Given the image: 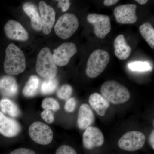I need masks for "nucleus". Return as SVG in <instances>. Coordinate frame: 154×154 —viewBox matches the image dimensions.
Returning a JSON list of instances; mask_svg holds the SVG:
<instances>
[{"label": "nucleus", "mask_w": 154, "mask_h": 154, "mask_svg": "<svg viewBox=\"0 0 154 154\" xmlns=\"http://www.w3.org/2000/svg\"><path fill=\"white\" fill-rule=\"evenodd\" d=\"M36 70L40 77L45 79L55 78L57 68L52 59V55L48 48L41 50L37 56Z\"/></svg>", "instance_id": "7ed1b4c3"}, {"label": "nucleus", "mask_w": 154, "mask_h": 154, "mask_svg": "<svg viewBox=\"0 0 154 154\" xmlns=\"http://www.w3.org/2000/svg\"><path fill=\"white\" fill-rule=\"evenodd\" d=\"M95 121V116L91 106L83 104L80 106L78 113L77 124L79 129L85 130L91 126Z\"/></svg>", "instance_id": "2eb2a0df"}, {"label": "nucleus", "mask_w": 154, "mask_h": 154, "mask_svg": "<svg viewBox=\"0 0 154 154\" xmlns=\"http://www.w3.org/2000/svg\"><path fill=\"white\" fill-rule=\"evenodd\" d=\"M39 12L40 14L42 30L44 34L50 33L55 21V11L51 6L48 5L43 1L39 2Z\"/></svg>", "instance_id": "ddd939ff"}, {"label": "nucleus", "mask_w": 154, "mask_h": 154, "mask_svg": "<svg viewBox=\"0 0 154 154\" xmlns=\"http://www.w3.org/2000/svg\"><path fill=\"white\" fill-rule=\"evenodd\" d=\"M75 45L72 42H66L60 45L54 51L52 59L56 65L65 66L69 63L72 57L76 53Z\"/></svg>", "instance_id": "1a4fd4ad"}, {"label": "nucleus", "mask_w": 154, "mask_h": 154, "mask_svg": "<svg viewBox=\"0 0 154 154\" xmlns=\"http://www.w3.org/2000/svg\"><path fill=\"white\" fill-rule=\"evenodd\" d=\"M137 6L134 4H127L117 6L114 10L116 22L121 24H134L137 20L136 14Z\"/></svg>", "instance_id": "9b49d317"}, {"label": "nucleus", "mask_w": 154, "mask_h": 154, "mask_svg": "<svg viewBox=\"0 0 154 154\" xmlns=\"http://www.w3.org/2000/svg\"><path fill=\"white\" fill-rule=\"evenodd\" d=\"M22 127L18 121L8 117L0 111V134L7 137H14L19 135Z\"/></svg>", "instance_id": "f8f14e48"}, {"label": "nucleus", "mask_w": 154, "mask_h": 154, "mask_svg": "<svg viewBox=\"0 0 154 154\" xmlns=\"http://www.w3.org/2000/svg\"><path fill=\"white\" fill-rule=\"evenodd\" d=\"M41 116L42 118L48 123L51 124L54 121V116L51 110H44L42 112Z\"/></svg>", "instance_id": "c85d7f7f"}, {"label": "nucleus", "mask_w": 154, "mask_h": 154, "mask_svg": "<svg viewBox=\"0 0 154 154\" xmlns=\"http://www.w3.org/2000/svg\"><path fill=\"white\" fill-rule=\"evenodd\" d=\"M5 34L13 40L25 41L29 38V34L19 22L14 20L8 21L4 28Z\"/></svg>", "instance_id": "4468645a"}, {"label": "nucleus", "mask_w": 154, "mask_h": 154, "mask_svg": "<svg viewBox=\"0 0 154 154\" xmlns=\"http://www.w3.org/2000/svg\"><path fill=\"white\" fill-rule=\"evenodd\" d=\"M56 154H77V153L72 147L64 145L60 146L57 149Z\"/></svg>", "instance_id": "bb28decb"}, {"label": "nucleus", "mask_w": 154, "mask_h": 154, "mask_svg": "<svg viewBox=\"0 0 154 154\" xmlns=\"http://www.w3.org/2000/svg\"><path fill=\"white\" fill-rule=\"evenodd\" d=\"M136 1L141 5H144L148 2L147 0H136Z\"/></svg>", "instance_id": "72a5a7b5"}, {"label": "nucleus", "mask_w": 154, "mask_h": 154, "mask_svg": "<svg viewBox=\"0 0 154 154\" xmlns=\"http://www.w3.org/2000/svg\"><path fill=\"white\" fill-rule=\"evenodd\" d=\"M128 68L133 71H149L152 69L150 64L147 62H133L128 63Z\"/></svg>", "instance_id": "b1692460"}, {"label": "nucleus", "mask_w": 154, "mask_h": 154, "mask_svg": "<svg viewBox=\"0 0 154 154\" xmlns=\"http://www.w3.org/2000/svg\"><path fill=\"white\" fill-rule=\"evenodd\" d=\"M149 143L153 150H154V131H152L149 138Z\"/></svg>", "instance_id": "2f4dec72"}, {"label": "nucleus", "mask_w": 154, "mask_h": 154, "mask_svg": "<svg viewBox=\"0 0 154 154\" xmlns=\"http://www.w3.org/2000/svg\"><path fill=\"white\" fill-rule=\"evenodd\" d=\"M9 154H36L34 151L27 148H21L16 149Z\"/></svg>", "instance_id": "c756f323"}, {"label": "nucleus", "mask_w": 154, "mask_h": 154, "mask_svg": "<svg viewBox=\"0 0 154 154\" xmlns=\"http://www.w3.org/2000/svg\"><path fill=\"white\" fill-rule=\"evenodd\" d=\"M40 85V79L35 75L31 76L23 89L24 96L28 98L33 97L36 95L38 92Z\"/></svg>", "instance_id": "412c9836"}, {"label": "nucleus", "mask_w": 154, "mask_h": 154, "mask_svg": "<svg viewBox=\"0 0 154 154\" xmlns=\"http://www.w3.org/2000/svg\"><path fill=\"white\" fill-rule=\"evenodd\" d=\"M118 0H105L104 4L106 6H112L118 2Z\"/></svg>", "instance_id": "473e14b6"}, {"label": "nucleus", "mask_w": 154, "mask_h": 154, "mask_svg": "<svg viewBox=\"0 0 154 154\" xmlns=\"http://www.w3.org/2000/svg\"><path fill=\"white\" fill-rule=\"evenodd\" d=\"M146 137L142 132L137 131L125 134L118 141V146L121 149L128 152L138 150L144 145Z\"/></svg>", "instance_id": "0eeeda50"}, {"label": "nucleus", "mask_w": 154, "mask_h": 154, "mask_svg": "<svg viewBox=\"0 0 154 154\" xmlns=\"http://www.w3.org/2000/svg\"><path fill=\"white\" fill-rule=\"evenodd\" d=\"M101 92L102 96L108 102L115 105L125 103L130 98L128 89L114 80H109L103 83Z\"/></svg>", "instance_id": "f03ea898"}, {"label": "nucleus", "mask_w": 154, "mask_h": 154, "mask_svg": "<svg viewBox=\"0 0 154 154\" xmlns=\"http://www.w3.org/2000/svg\"><path fill=\"white\" fill-rule=\"evenodd\" d=\"M1 112L13 117H17L21 114L20 109L16 103L8 99H3L0 100Z\"/></svg>", "instance_id": "aec40b11"}, {"label": "nucleus", "mask_w": 154, "mask_h": 154, "mask_svg": "<svg viewBox=\"0 0 154 154\" xmlns=\"http://www.w3.org/2000/svg\"><path fill=\"white\" fill-rule=\"evenodd\" d=\"M42 107L44 110L57 111L60 109V105L57 100L52 98L44 99L42 103Z\"/></svg>", "instance_id": "393cba45"}, {"label": "nucleus", "mask_w": 154, "mask_h": 154, "mask_svg": "<svg viewBox=\"0 0 154 154\" xmlns=\"http://www.w3.org/2000/svg\"><path fill=\"white\" fill-rule=\"evenodd\" d=\"M18 86L14 77L9 75L0 77V95L5 97H13L18 94Z\"/></svg>", "instance_id": "dca6fc26"}, {"label": "nucleus", "mask_w": 154, "mask_h": 154, "mask_svg": "<svg viewBox=\"0 0 154 154\" xmlns=\"http://www.w3.org/2000/svg\"><path fill=\"white\" fill-rule=\"evenodd\" d=\"M73 89L71 86L69 85H64L59 89L57 93V97L63 100L69 99L72 94Z\"/></svg>", "instance_id": "a878e982"}, {"label": "nucleus", "mask_w": 154, "mask_h": 154, "mask_svg": "<svg viewBox=\"0 0 154 154\" xmlns=\"http://www.w3.org/2000/svg\"><path fill=\"white\" fill-rule=\"evenodd\" d=\"M79 26V20L75 15L66 13L58 19L54 26V31L60 38L67 39L76 32Z\"/></svg>", "instance_id": "39448f33"}, {"label": "nucleus", "mask_w": 154, "mask_h": 154, "mask_svg": "<svg viewBox=\"0 0 154 154\" xmlns=\"http://www.w3.org/2000/svg\"><path fill=\"white\" fill-rule=\"evenodd\" d=\"M5 53L4 68L6 73L9 75H17L25 70V56L19 47L11 43L6 48Z\"/></svg>", "instance_id": "f257e3e1"}, {"label": "nucleus", "mask_w": 154, "mask_h": 154, "mask_svg": "<svg viewBox=\"0 0 154 154\" xmlns=\"http://www.w3.org/2000/svg\"><path fill=\"white\" fill-rule=\"evenodd\" d=\"M104 141L105 137L103 133L96 127H89L83 134V146L87 149H93L101 146Z\"/></svg>", "instance_id": "9d476101"}, {"label": "nucleus", "mask_w": 154, "mask_h": 154, "mask_svg": "<svg viewBox=\"0 0 154 154\" xmlns=\"http://www.w3.org/2000/svg\"><path fill=\"white\" fill-rule=\"evenodd\" d=\"M110 60L109 53L105 50L96 49L89 57L86 72L91 78L98 77L105 70Z\"/></svg>", "instance_id": "20e7f679"}, {"label": "nucleus", "mask_w": 154, "mask_h": 154, "mask_svg": "<svg viewBox=\"0 0 154 154\" xmlns=\"http://www.w3.org/2000/svg\"><path fill=\"white\" fill-rule=\"evenodd\" d=\"M58 85L57 80L55 78L45 79L42 84L41 92L43 95L52 94L55 92Z\"/></svg>", "instance_id": "5701e85b"}, {"label": "nucleus", "mask_w": 154, "mask_h": 154, "mask_svg": "<svg viewBox=\"0 0 154 154\" xmlns=\"http://www.w3.org/2000/svg\"><path fill=\"white\" fill-rule=\"evenodd\" d=\"M77 101L75 98H69L67 100L64 106V109L68 113H72L76 107Z\"/></svg>", "instance_id": "cd10ccee"}, {"label": "nucleus", "mask_w": 154, "mask_h": 154, "mask_svg": "<svg viewBox=\"0 0 154 154\" xmlns=\"http://www.w3.org/2000/svg\"><path fill=\"white\" fill-rule=\"evenodd\" d=\"M23 9L25 14L30 18L31 26L33 30L41 31L42 29V22L36 6L32 3L27 2L23 5Z\"/></svg>", "instance_id": "6ab92c4d"}, {"label": "nucleus", "mask_w": 154, "mask_h": 154, "mask_svg": "<svg viewBox=\"0 0 154 154\" xmlns=\"http://www.w3.org/2000/svg\"><path fill=\"white\" fill-rule=\"evenodd\" d=\"M28 132L31 139L38 144L47 145L52 142L53 138L52 129L41 122H33L29 127Z\"/></svg>", "instance_id": "423d86ee"}, {"label": "nucleus", "mask_w": 154, "mask_h": 154, "mask_svg": "<svg viewBox=\"0 0 154 154\" xmlns=\"http://www.w3.org/2000/svg\"><path fill=\"white\" fill-rule=\"evenodd\" d=\"M90 106L98 115L103 116L110 106V102L101 94L95 93L91 94L89 98Z\"/></svg>", "instance_id": "f3484780"}, {"label": "nucleus", "mask_w": 154, "mask_h": 154, "mask_svg": "<svg viewBox=\"0 0 154 154\" xmlns=\"http://www.w3.org/2000/svg\"><path fill=\"white\" fill-rule=\"evenodd\" d=\"M58 2V7L61 8H62L63 12H66L68 10L70 7L69 1H57Z\"/></svg>", "instance_id": "7c9ffc66"}, {"label": "nucleus", "mask_w": 154, "mask_h": 154, "mask_svg": "<svg viewBox=\"0 0 154 154\" xmlns=\"http://www.w3.org/2000/svg\"><path fill=\"white\" fill-rule=\"evenodd\" d=\"M114 53L116 56L120 60L128 58L131 52V48L127 44L124 36L119 35L114 41Z\"/></svg>", "instance_id": "a211bd4d"}, {"label": "nucleus", "mask_w": 154, "mask_h": 154, "mask_svg": "<svg viewBox=\"0 0 154 154\" xmlns=\"http://www.w3.org/2000/svg\"><path fill=\"white\" fill-rule=\"evenodd\" d=\"M141 34L149 45L154 48V29L149 22H146L141 25L139 28Z\"/></svg>", "instance_id": "4be33fe9"}, {"label": "nucleus", "mask_w": 154, "mask_h": 154, "mask_svg": "<svg viewBox=\"0 0 154 154\" xmlns=\"http://www.w3.org/2000/svg\"><path fill=\"white\" fill-rule=\"evenodd\" d=\"M87 20L94 25V32L97 37L104 39L111 30L110 18L107 15L96 14H89Z\"/></svg>", "instance_id": "6e6552de"}]
</instances>
